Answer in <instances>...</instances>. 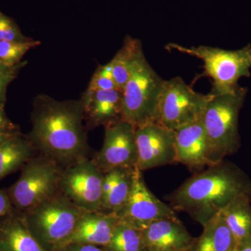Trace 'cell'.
<instances>
[{"label": "cell", "instance_id": "cell-17", "mask_svg": "<svg viewBox=\"0 0 251 251\" xmlns=\"http://www.w3.org/2000/svg\"><path fill=\"white\" fill-rule=\"evenodd\" d=\"M0 251H46L31 234L22 213L0 216Z\"/></svg>", "mask_w": 251, "mask_h": 251}, {"label": "cell", "instance_id": "cell-28", "mask_svg": "<svg viewBox=\"0 0 251 251\" xmlns=\"http://www.w3.org/2000/svg\"><path fill=\"white\" fill-rule=\"evenodd\" d=\"M5 102L0 101V131L16 132L19 129L6 116L4 110Z\"/></svg>", "mask_w": 251, "mask_h": 251}, {"label": "cell", "instance_id": "cell-15", "mask_svg": "<svg viewBox=\"0 0 251 251\" xmlns=\"http://www.w3.org/2000/svg\"><path fill=\"white\" fill-rule=\"evenodd\" d=\"M84 115L90 128L105 126L122 120V91L115 89L94 90L87 89L81 99Z\"/></svg>", "mask_w": 251, "mask_h": 251}, {"label": "cell", "instance_id": "cell-2", "mask_svg": "<svg viewBox=\"0 0 251 251\" xmlns=\"http://www.w3.org/2000/svg\"><path fill=\"white\" fill-rule=\"evenodd\" d=\"M243 195L251 196V180L224 160L194 173L167 199L175 211H184L203 227Z\"/></svg>", "mask_w": 251, "mask_h": 251}, {"label": "cell", "instance_id": "cell-6", "mask_svg": "<svg viewBox=\"0 0 251 251\" xmlns=\"http://www.w3.org/2000/svg\"><path fill=\"white\" fill-rule=\"evenodd\" d=\"M166 49L202 60L204 72L200 77H209L212 80L213 94L232 93L240 87L237 84L239 78L251 76V44L237 50L204 46L188 48L176 44H168Z\"/></svg>", "mask_w": 251, "mask_h": 251}, {"label": "cell", "instance_id": "cell-11", "mask_svg": "<svg viewBox=\"0 0 251 251\" xmlns=\"http://www.w3.org/2000/svg\"><path fill=\"white\" fill-rule=\"evenodd\" d=\"M121 222L143 230L158 220L177 217L171 205L157 198L150 191L142 171L135 168L133 186L125 205L117 213Z\"/></svg>", "mask_w": 251, "mask_h": 251}, {"label": "cell", "instance_id": "cell-20", "mask_svg": "<svg viewBox=\"0 0 251 251\" xmlns=\"http://www.w3.org/2000/svg\"><path fill=\"white\" fill-rule=\"evenodd\" d=\"M221 213L238 244L251 237V196H239L226 206Z\"/></svg>", "mask_w": 251, "mask_h": 251}, {"label": "cell", "instance_id": "cell-21", "mask_svg": "<svg viewBox=\"0 0 251 251\" xmlns=\"http://www.w3.org/2000/svg\"><path fill=\"white\" fill-rule=\"evenodd\" d=\"M135 168L112 170V181L110 191L101 201L100 210L116 214L128 201L133 186Z\"/></svg>", "mask_w": 251, "mask_h": 251}, {"label": "cell", "instance_id": "cell-23", "mask_svg": "<svg viewBox=\"0 0 251 251\" xmlns=\"http://www.w3.org/2000/svg\"><path fill=\"white\" fill-rule=\"evenodd\" d=\"M103 248L106 251H145L142 230L120 221L110 242Z\"/></svg>", "mask_w": 251, "mask_h": 251}, {"label": "cell", "instance_id": "cell-32", "mask_svg": "<svg viewBox=\"0 0 251 251\" xmlns=\"http://www.w3.org/2000/svg\"><path fill=\"white\" fill-rule=\"evenodd\" d=\"M18 131L16 132H4V131H0V144L3 143V142L5 141L7 138H9V137H11V135L15 134V133H17Z\"/></svg>", "mask_w": 251, "mask_h": 251}, {"label": "cell", "instance_id": "cell-9", "mask_svg": "<svg viewBox=\"0 0 251 251\" xmlns=\"http://www.w3.org/2000/svg\"><path fill=\"white\" fill-rule=\"evenodd\" d=\"M104 173L93 160L82 157L61 169L59 192L85 211L100 210Z\"/></svg>", "mask_w": 251, "mask_h": 251}, {"label": "cell", "instance_id": "cell-18", "mask_svg": "<svg viewBox=\"0 0 251 251\" xmlns=\"http://www.w3.org/2000/svg\"><path fill=\"white\" fill-rule=\"evenodd\" d=\"M238 242L219 213L203 226L190 251H237Z\"/></svg>", "mask_w": 251, "mask_h": 251}, {"label": "cell", "instance_id": "cell-19", "mask_svg": "<svg viewBox=\"0 0 251 251\" xmlns=\"http://www.w3.org/2000/svg\"><path fill=\"white\" fill-rule=\"evenodd\" d=\"M36 151L28 137L20 131L0 144V181L7 175L22 169L34 156Z\"/></svg>", "mask_w": 251, "mask_h": 251}, {"label": "cell", "instance_id": "cell-3", "mask_svg": "<svg viewBox=\"0 0 251 251\" xmlns=\"http://www.w3.org/2000/svg\"><path fill=\"white\" fill-rule=\"evenodd\" d=\"M247 89L239 87L232 93L212 94L202 117L209 143L211 166L233 154L240 147L238 127L239 112Z\"/></svg>", "mask_w": 251, "mask_h": 251}, {"label": "cell", "instance_id": "cell-7", "mask_svg": "<svg viewBox=\"0 0 251 251\" xmlns=\"http://www.w3.org/2000/svg\"><path fill=\"white\" fill-rule=\"evenodd\" d=\"M61 169L56 162L42 155L29 159L17 181L8 188L14 209L25 212L57 194Z\"/></svg>", "mask_w": 251, "mask_h": 251}, {"label": "cell", "instance_id": "cell-12", "mask_svg": "<svg viewBox=\"0 0 251 251\" xmlns=\"http://www.w3.org/2000/svg\"><path fill=\"white\" fill-rule=\"evenodd\" d=\"M138 163L140 171L176 163V133L158 123L135 128Z\"/></svg>", "mask_w": 251, "mask_h": 251}, {"label": "cell", "instance_id": "cell-22", "mask_svg": "<svg viewBox=\"0 0 251 251\" xmlns=\"http://www.w3.org/2000/svg\"><path fill=\"white\" fill-rule=\"evenodd\" d=\"M141 48L140 40L127 36L121 49L110 61L112 74L118 90L123 91L126 82L129 77L130 69L135 55Z\"/></svg>", "mask_w": 251, "mask_h": 251}, {"label": "cell", "instance_id": "cell-1", "mask_svg": "<svg viewBox=\"0 0 251 251\" xmlns=\"http://www.w3.org/2000/svg\"><path fill=\"white\" fill-rule=\"evenodd\" d=\"M83 107L80 100L59 101L46 95L36 97L27 135L39 154L61 167L88 157L90 146L83 126Z\"/></svg>", "mask_w": 251, "mask_h": 251}, {"label": "cell", "instance_id": "cell-13", "mask_svg": "<svg viewBox=\"0 0 251 251\" xmlns=\"http://www.w3.org/2000/svg\"><path fill=\"white\" fill-rule=\"evenodd\" d=\"M176 163L196 173L211 166L209 143L202 118L175 131Z\"/></svg>", "mask_w": 251, "mask_h": 251}, {"label": "cell", "instance_id": "cell-10", "mask_svg": "<svg viewBox=\"0 0 251 251\" xmlns=\"http://www.w3.org/2000/svg\"><path fill=\"white\" fill-rule=\"evenodd\" d=\"M101 150L92 158L103 173L117 168H137L135 128L125 120L105 126Z\"/></svg>", "mask_w": 251, "mask_h": 251}, {"label": "cell", "instance_id": "cell-4", "mask_svg": "<svg viewBox=\"0 0 251 251\" xmlns=\"http://www.w3.org/2000/svg\"><path fill=\"white\" fill-rule=\"evenodd\" d=\"M165 82L150 65L141 48L135 55L129 77L122 91V120L135 128L158 123Z\"/></svg>", "mask_w": 251, "mask_h": 251}, {"label": "cell", "instance_id": "cell-24", "mask_svg": "<svg viewBox=\"0 0 251 251\" xmlns=\"http://www.w3.org/2000/svg\"><path fill=\"white\" fill-rule=\"evenodd\" d=\"M40 45L39 41L32 39L27 41H0V63L16 66L21 63L23 57L31 49Z\"/></svg>", "mask_w": 251, "mask_h": 251}, {"label": "cell", "instance_id": "cell-27", "mask_svg": "<svg viewBox=\"0 0 251 251\" xmlns=\"http://www.w3.org/2000/svg\"><path fill=\"white\" fill-rule=\"evenodd\" d=\"M25 63H20L16 66H8L0 63V101L6 100L8 86L16 77L18 72Z\"/></svg>", "mask_w": 251, "mask_h": 251}, {"label": "cell", "instance_id": "cell-26", "mask_svg": "<svg viewBox=\"0 0 251 251\" xmlns=\"http://www.w3.org/2000/svg\"><path fill=\"white\" fill-rule=\"evenodd\" d=\"M31 39L23 35L16 23L0 11V41H27Z\"/></svg>", "mask_w": 251, "mask_h": 251}, {"label": "cell", "instance_id": "cell-29", "mask_svg": "<svg viewBox=\"0 0 251 251\" xmlns=\"http://www.w3.org/2000/svg\"><path fill=\"white\" fill-rule=\"evenodd\" d=\"M14 210L8 189H0V216L9 214Z\"/></svg>", "mask_w": 251, "mask_h": 251}, {"label": "cell", "instance_id": "cell-25", "mask_svg": "<svg viewBox=\"0 0 251 251\" xmlns=\"http://www.w3.org/2000/svg\"><path fill=\"white\" fill-rule=\"evenodd\" d=\"M87 89L94 90H118L112 74L110 62L105 65L99 66L94 73Z\"/></svg>", "mask_w": 251, "mask_h": 251}, {"label": "cell", "instance_id": "cell-14", "mask_svg": "<svg viewBox=\"0 0 251 251\" xmlns=\"http://www.w3.org/2000/svg\"><path fill=\"white\" fill-rule=\"evenodd\" d=\"M142 235L145 251H190L195 240L178 217L153 221Z\"/></svg>", "mask_w": 251, "mask_h": 251}, {"label": "cell", "instance_id": "cell-8", "mask_svg": "<svg viewBox=\"0 0 251 251\" xmlns=\"http://www.w3.org/2000/svg\"><path fill=\"white\" fill-rule=\"evenodd\" d=\"M211 96V93H198L181 77L166 80L160 100L158 123L176 131L197 122L202 118Z\"/></svg>", "mask_w": 251, "mask_h": 251}, {"label": "cell", "instance_id": "cell-30", "mask_svg": "<svg viewBox=\"0 0 251 251\" xmlns=\"http://www.w3.org/2000/svg\"><path fill=\"white\" fill-rule=\"evenodd\" d=\"M61 251H106L103 247L90 244H71L66 246Z\"/></svg>", "mask_w": 251, "mask_h": 251}, {"label": "cell", "instance_id": "cell-5", "mask_svg": "<svg viewBox=\"0 0 251 251\" xmlns=\"http://www.w3.org/2000/svg\"><path fill=\"white\" fill-rule=\"evenodd\" d=\"M85 211L59 192L22 214L31 234L46 251H61Z\"/></svg>", "mask_w": 251, "mask_h": 251}, {"label": "cell", "instance_id": "cell-31", "mask_svg": "<svg viewBox=\"0 0 251 251\" xmlns=\"http://www.w3.org/2000/svg\"><path fill=\"white\" fill-rule=\"evenodd\" d=\"M237 251H251V237L241 241L238 244Z\"/></svg>", "mask_w": 251, "mask_h": 251}, {"label": "cell", "instance_id": "cell-16", "mask_svg": "<svg viewBox=\"0 0 251 251\" xmlns=\"http://www.w3.org/2000/svg\"><path fill=\"white\" fill-rule=\"evenodd\" d=\"M119 223L120 219L113 213L85 211L66 246L81 244L105 247L110 242Z\"/></svg>", "mask_w": 251, "mask_h": 251}]
</instances>
